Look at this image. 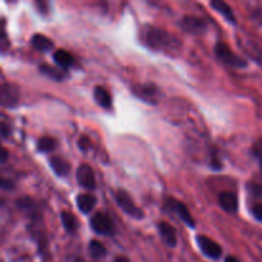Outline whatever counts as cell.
Segmentation results:
<instances>
[{"label": "cell", "mask_w": 262, "mask_h": 262, "mask_svg": "<svg viewBox=\"0 0 262 262\" xmlns=\"http://www.w3.org/2000/svg\"><path fill=\"white\" fill-rule=\"evenodd\" d=\"M142 41L146 46L155 51L174 54L182 48L178 37L159 27H146L142 31Z\"/></svg>", "instance_id": "cell-1"}, {"label": "cell", "mask_w": 262, "mask_h": 262, "mask_svg": "<svg viewBox=\"0 0 262 262\" xmlns=\"http://www.w3.org/2000/svg\"><path fill=\"white\" fill-rule=\"evenodd\" d=\"M214 53L220 61H223L225 66L232 67V68L242 69L248 66L246 59H243L242 56H239L238 54L233 53L232 49H230L225 42H222V41H219V42L215 45Z\"/></svg>", "instance_id": "cell-2"}, {"label": "cell", "mask_w": 262, "mask_h": 262, "mask_svg": "<svg viewBox=\"0 0 262 262\" xmlns=\"http://www.w3.org/2000/svg\"><path fill=\"white\" fill-rule=\"evenodd\" d=\"M114 199L117 202L118 206L128 215V216L133 217L136 220H142L145 217L142 210L135 204V201L132 200V197L128 194V192H125L124 189H118L114 192Z\"/></svg>", "instance_id": "cell-3"}, {"label": "cell", "mask_w": 262, "mask_h": 262, "mask_svg": "<svg viewBox=\"0 0 262 262\" xmlns=\"http://www.w3.org/2000/svg\"><path fill=\"white\" fill-rule=\"evenodd\" d=\"M90 225H91V229L97 234L113 235L115 233L114 223L110 219L109 215L105 214V212H96L90 220Z\"/></svg>", "instance_id": "cell-4"}, {"label": "cell", "mask_w": 262, "mask_h": 262, "mask_svg": "<svg viewBox=\"0 0 262 262\" xmlns=\"http://www.w3.org/2000/svg\"><path fill=\"white\" fill-rule=\"evenodd\" d=\"M165 207L168 211L176 214L187 227H189L191 229H194V228H196V222H194V219L192 217L188 207H187L183 202L178 201V200L176 199H168L165 202Z\"/></svg>", "instance_id": "cell-5"}, {"label": "cell", "mask_w": 262, "mask_h": 262, "mask_svg": "<svg viewBox=\"0 0 262 262\" xmlns=\"http://www.w3.org/2000/svg\"><path fill=\"white\" fill-rule=\"evenodd\" d=\"M133 95L140 97L143 101L148 102V104H158V101L161 97V91L156 84L154 83H142V84H135L132 87Z\"/></svg>", "instance_id": "cell-6"}, {"label": "cell", "mask_w": 262, "mask_h": 262, "mask_svg": "<svg viewBox=\"0 0 262 262\" xmlns=\"http://www.w3.org/2000/svg\"><path fill=\"white\" fill-rule=\"evenodd\" d=\"M20 99V91L15 84L9 83V82H4L0 89V101H2V106L7 107V109H13V107L18 106Z\"/></svg>", "instance_id": "cell-7"}, {"label": "cell", "mask_w": 262, "mask_h": 262, "mask_svg": "<svg viewBox=\"0 0 262 262\" xmlns=\"http://www.w3.org/2000/svg\"><path fill=\"white\" fill-rule=\"evenodd\" d=\"M178 25L182 30L192 35H204L207 30L206 20L194 15H184Z\"/></svg>", "instance_id": "cell-8"}, {"label": "cell", "mask_w": 262, "mask_h": 262, "mask_svg": "<svg viewBox=\"0 0 262 262\" xmlns=\"http://www.w3.org/2000/svg\"><path fill=\"white\" fill-rule=\"evenodd\" d=\"M196 242L199 248L201 250V252L204 253L205 256H207L209 258H212V260H217V258L222 257L223 250L219 245H217L215 241H212L211 238L206 237V235H197Z\"/></svg>", "instance_id": "cell-9"}, {"label": "cell", "mask_w": 262, "mask_h": 262, "mask_svg": "<svg viewBox=\"0 0 262 262\" xmlns=\"http://www.w3.org/2000/svg\"><path fill=\"white\" fill-rule=\"evenodd\" d=\"M76 178L82 188L89 189V191H92V189L96 188V179H95L94 170H92L91 166L87 165V164H82V165L78 166L76 173Z\"/></svg>", "instance_id": "cell-10"}, {"label": "cell", "mask_w": 262, "mask_h": 262, "mask_svg": "<svg viewBox=\"0 0 262 262\" xmlns=\"http://www.w3.org/2000/svg\"><path fill=\"white\" fill-rule=\"evenodd\" d=\"M158 230L163 242L165 243L168 247H176L177 243H178V238H177V230L173 225L169 224L168 222H159Z\"/></svg>", "instance_id": "cell-11"}, {"label": "cell", "mask_w": 262, "mask_h": 262, "mask_svg": "<svg viewBox=\"0 0 262 262\" xmlns=\"http://www.w3.org/2000/svg\"><path fill=\"white\" fill-rule=\"evenodd\" d=\"M219 201L220 207L228 214H235L238 211V196L232 191H225L219 194Z\"/></svg>", "instance_id": "cell-12"}, {"label": "cell", "mask_w": 262, "mask_h": 262, "mask_svg": "<svg viewBox=\"0 0 262 262\" xmlns=\"http://www.w3.org/2000/svg\"><path fill=\"white\" fill-rule=\"evenodd\" d=\"M53 60L55 61V64L59 68L64 69V71H68L69 68H72L76 64L74 56L67 50H64V49H58V50L54 51Z\"/></svg>", "instance_id": "cell-13"}, {"label": "cell", "mask_w": 262, "mask_h": 262, "mask_svg": "<svg viewBox=\"0 0 262 262\" xmlns=\"http://www.w3.org/2000/svg\"><path fill=\"white\" fill-rule=\"evenodd\" d=\"M15 206L18 207L22 211L27 212L32 219L36 217H40V212H38V205L36 204V201L31 197H20V199L15 200Z\"/></svg>", "instance_id": "cell-14"}, {"label": "cell", "mask_w": 262, "mask_h": 262, "mask_svg": "<svg viewBox=\"0 0 262 262\" xmlns=\"http://www.w3.org/2000/svg\"><path fill=\"white\" fill-rule=\"evenodd\" d=\"M211 8L214 10H216L219 14H222L225 18V20L230 23V25L235 26L237 25V18H235L234 13H233L232 8L229 4H227L225 2H220V0H214V2L210 3Z\"/></svg>", "instance_id": "cell-15"}, {"label": "cell", "mask_w": 262, "mask_h": 262, "mask_svg": "<svg viewBox=\"0 0 262 262\" xmlns=\"http://www.w3.org/2000/svg\"><path fill=\"white\" fill-rule=\"evenodd\" d=\"M77 207L82 214L87 215L92 211V209L96 205L97 199L92 193H79L76 199Z\"/></svg>", "instance_id": "cell-16"}, {"label": "cell", "mask_w": 262, "mask_h": 262, "mask_svg": "<svg viewBox=\"0 0 262 262\" xmlns=\"http://www.w3.org/2000/svg\"><path fill=\"white\" fill-rule=\"evenodd\" d=\"M38 71H40L43 76L49 77V78H51L53 81L56 82H63L64 79L68 78L67 71H64V69L61 68H55V67H51L49 66V64H41V66L38 67Z\"/></svg>", "instance_id": "cell-17"}, {"label": "cell", "mask_w": 262, "mask_h": 262, "mask_svg": "<svg viewBox=\"0 0 262 262\" xmlns=\"http://www.w3.org/2000/svg\"><path fill=\"white\" fill-rule=\"evenodd\" d=\"M31 43H32V46L36 50L41 51V53H48V51L54 49L53 41L49 37H46L45 35H41V33H35L31 37Z\"/></svg>", "instance_id": "cell-18"}, {"label": "cell", "mask_w": 262, "mask_h": 262, "mask_svg": "<svg viewBox=\"0 0 262 262\" xmlns=\"http://www.w3.org/2000/svg\"><path fill=\"white\" fill-rule=\"evenodd\" d=\"M94 99L97 104L104 109H112L113 100L110 96L109 91L101 86H96L94 89Z\"/></svg>", "instance_id": "cell-19"}, {"label": "cell", "mask_w": 262, "mask_h": 262, "mask_svg": "<svg viewBox=\"0 0 262 262\" xmlns=\"http://www.w3.org/2000/svg\"><path fill=\"white\" fill-rule=\"evenodd\" d=\"M50 168L58 177H67L71 171V165H69L68 161L59 158V156H53L50 159Z\"/></svg>", "instance_id": "cell-20"}, {"label": "cell", "mask_w": 262, "mask_h": 262, "mask_svg": "<svg viewBox=\"0 0 262 262\" xmlns=\"http://www.w3.org/2000/svg\"><path fill=\"white\" fill-rule=\"evenodd\" d=\"M60 220H61V224H63V228L66 229L67 233H69V234H74V233L78 230V227H79L78 219H77L72 212L61 211Z\"/></svg>", "instance_id": "cell-21"}, {"label": "cell", "mask_w": 262, "mask_h": 262, "mask_svg": "<svg viewBox=\"0 0 262 262\" xmlns=\"http://www.w3.org/2000/svg\"><path fill=\"white\" fill-rule=\"evenodd\" d=\"M56 147H58V141L54 137L45 136L37 141V150L42 154L53 152L54 150H56Z\"/></svg>", "instance_id": "cell-22"}, {"label": "cell", "mask_w": 262, "mask_h": 262, "mask_svg": "<svg viewBox=\"0 0 262 262\" xmlns=\"http://www.w3.org/2000/svg\"><path fill=\"white\" fill-rule=\"evenodd\" d=\"M89 252L94 258H102L106 256L107 250L100 241L92 239L89 243Z\"/></svg>", "instance_id": "cell-23"}, {"label": "cell", "mask_w": 262, "mask_h": 262, "mask_svg": "<svg viewBox=\"0 0 262 262\" xmlns=\"http://www.w3.org/2000/svg\"><path fill=\"white\" fill-rule=\"evenodd\" d=\"M210 166H211V169H214V170H220V169L223 168L222 160H220L219 154H217L216 151H212L211 155H210Z\"/></svg>", "instance_id": "cell-24"}, {"label": "cell", "mask_w": 262, "mask_h": 262, "mask_svg": "<svg viewBox=\"0 0 262 262\" xmlns=\"http://www.w3.org/2000/svg\"><path fill=\"white\" fill-rule=\"evenodd\" d=\"M78 147L79 150L86 152V151H89L90 147H91V140H90L87 136H81V137L78 138Z\"/></svg>", "instance_id": "cell-25"}, {"label": "cell", "mask_w": 262, "mask_h": 262, "mask_svg": "<svg viewBox=\"0 0 262 262\" xmlns=\"http://www.w3.org/2000/svg\"><path fill=\"white\" fill-rule=\"evenodd\" d=\"M252 154L255 158L258 159V161H262V138H260V140H257L255 142V145H253L252 147Z\"/></svg>", "instance_id": "cell-26"}, {"label": "cell", "mask_w": 262, "mask_h": 262, "mask_svg": "<svg viewBox=\"0 0 262 262\" xmlns=\"http://www.w3.org/2000/svg\"><path fill=\"white\" fill-rule=\"evenodd\" d=\"M251 214L253 215L257 222L262 223V204H255L251 207Z\"/></svg>", "instance_id": "cell-27"}, {"label": "cell", "mask_w": 262, "mask_h": 262, "mask_svg": "<svg viewBox=\"0 0 262 262\" xmlns=\"http://www.w3.org/2000/svg\"><path fill=\"white\" fill-rule=\"evenodd\" d=\"M35 5L37 7L38 12L41 14H46L49 10V3L48 2H35Z\"/></svg>", "instance_id": "cell-28"}, {"label": "cell", "mask_w": 262, "mask_h": 262, "mask_svg": "<svg viewBox=\"0 0 262 262\" xmlns=\"http://www.w3.org/2000/svg\"><path fill=\"white\" fill-rule=\"evenodd\" d=\"M0 184H2V188L5 189V191H9V189H13L14 188V184H13L12 181H8V179H2V182H0Z\"/></svg>", "instance_id": "cell-29"}, {"label": "cell", "mask_w": 262, "mask_h": 262, "mask_svg": "<svg viewBox=\"0 0 262 262\" xmlns=\"http://www.w3.org/2000/svg\"><path fill=\"white\" fill-rule=\"evenodd\" d=\"M9 133H10V127H8L7 123L3 122L2 123V137H3V140H7L8 136H9Z\"/></svg>", "instance_id": "cell-30"}, {"label": "cell", "mask_w": 262, "mask_h": 262, "mask_svg": "<svg viewBox=\"0 0 262 262\" xmlns=\"http://www.w3.org/2000/svg\"><path fill=\"white\" fill-rule=\"evenodd\" d=\"M8 160V150L5 147H3V150H2V164H4L5 161Z\"/></svg>", "instance_id": "cell-31"}, {"label": "cell", "mask_w": 262, "mask_h": 262, "mask_svg": "<svg viewBox=\"0 0 262 262\" xmlns=\"http://www.w3.org/2000/svg\"><path fill=\"white\" fill-rule=\"evenodd\" d=\"M114 262H130V260L125 256H118V257H115Z\"/></svg>", "instance_id": "cell-32"}, {"label": "cell", "mask_w": 262, "mask_h": 262, "mask_svg": "<svg viewBox=\"0 0 262 262\" xmlns=\"http://www.w3.org/2000/svg\"><path fill=\"white\" fill-rule=\"evenodd\" d=\"M225 262H239L237 257H234V256H228L227 258H225Z\"/></svg>", "instance_id": "cell-33"}, {"label": "cell", "mask_w": 262, "mask_h": 262, "mask_svg": "<svg viewBox=\"0 0 262 262\" xmlns=\"http://www.w3.org/2000/svg\"><path fill=\"white\" fill-rule=\"evenodd\" d=\"M73 262H84V261L82 260V258H74Z\"/></svg>", "instance_id": "cell-34"}, {"label": "cell", "mask_w": 262, "mask_h": 262, "mask_svg": "<svg viewBox=\"0 0 262 262\" xmlns=\"http://www.w3.org/2000/svg\"><path fill=\"white\" fill-rule=\"evenodd\" d=\"M260 168H261V174H262V161L260 163Z\"/></svg>", "instance_id": "cell-35"}]
</instances>
